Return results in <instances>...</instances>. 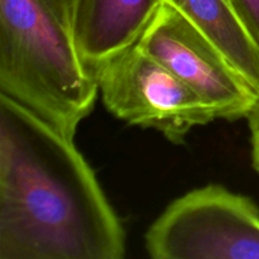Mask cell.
I'll list each match as a JSON object with an SVG mask.
<instances>
[{
  "label": "cell",
  "instance_id": "cell-1",
  "mask_svg": "<svg viewBox=\"0 0 259 259\" xmlns=\"http://www.w3.org/2000/svg\"><path fill=\"white\" fill-rule=\"evenodd\" d=\"M126 238L67 137L0 94V259H121Z\"/></svg>",
  "mask_w": 259,
  "mask_h": 259
},
{
  "label": "cell",
  "instance_id": "cell-2",
  "mask_svg": "<svg viewBox=\"0 0 259 259\" xmlns=\"http://www.w3.org/2000/svg\"><path fill=\"white\" fill-rule=\"evenodd\" d=\"M0 94L73 138L99 86L43 0H0Z\"/></svg>",
  "mask_w": 259,
  "mask_h": 259
},
{
  "label": "cell",
  "instance_id": "cell-3",
  "mask_svg": "<svg viewBox=\"0 0 259 259\" xmlns=\"http://www.w3.org/2000/svg\"><path fill=\"white\" fill-rule=\"evenodd\" d=\"M144 239L153 259H259V207L210 184L174 200Z\"/></svg>",
  "mask_w": 259,
  "mask_h": 259
},
{
  "label": "cell",
  "instance_id": "cell-4",
  "mask_svg": "<svg viewBox=\"0 0 259 259\" xmlns=\"http://www.w3.org/2000/svg\"><path fill=\"white\" fill-rule=\"evenodd\" d=\"M95 73L104 105L120 120L154 129L182 143L195 126L217 119L211 106L138 45L99 66Z\"/></svg>",
  "mask_w": 259,
  "mask_h": 259
},
{
  "label": "cell",
  "instance_id": "cell-5",
  "mask_svg": "<svg viewBox=\"0 0 259 259\" xmlns=\"http://www.w3.org/2000/svg\"><path fill=\"white\" fill-rule=\"evenodd\" d=\"M137 45L206 101L217 119L248 118L257 90L174 5L161 3Z\"/></svg>",
  "mask_w": 259,
  "mask_h": 259
},
{
  "label": "cell",
  "instance_id": "cell-6",
  "mask_svg": "<svg viewBox=\"0 0 259 259\" xmlns=\"http://www.w3.org/2000/svg\"><path fill=\"white\" fill-rule=\"evenodd\" d=\"M163 0H81L73 38L94 72L139 42Z\"/></svg>",
  "mask_w": 259,
  "mask_h": 259
},
{
  "label": "cell",
  "instance_id": "cell-7",
  "mask_svg": "<svg viewBox=\"0 0 259 259\" xmlns=\"http://www.w3.org/2000/svg\"><path fill=\"white\" fill-rule=\"evenodd\" d=\"M201 30L259 94V46L230 0H163Z\"/></svg>",
  "mask_w": 259,
  "mask_h": 259
},
{
  "label": "cell",
  "instance_id": "cell-8",
  "mask_svg": "<svg viewBox=\"0 0 259 259\" xmlns=\"http://www.w3.org/2000/svg\"><path fill=\"white\" fill-rule=\"evenodd\" d=\"M240 20L259 46V0H230Z\"/></svg>",
  "mask_w": 259,
  "mask_h": 259
},
{
  "label": "cell",
  "instance_id": "cell-9",
  "mask_svg": "<svg viewBox=\"0 0 259 259\" xmlns=\"http://www.w3.org/2000/svg\"><path fill=\"white\" fill-rule=\"evenodd\" d=\"M56 18L73 34L81 0H43Z\"/></svg>",
  "mask_w": 259,
  "mask_h": 259
},
{
  "label": "cell",
  "instance_id": "cell-10",
  "mask_svg": "<svg viewBox=\"0 0 259 259\" xmlns=\"http://www.w3.org/2000/svg\"><path fill=\"white\" fill-rule=\"evenodd\" d=\"M247 119L249 123L250 143H252V163L259 174V95Z\"/></svg>",
  "mask_w": 259,
  "mask_h": 259
}]
</instances>
